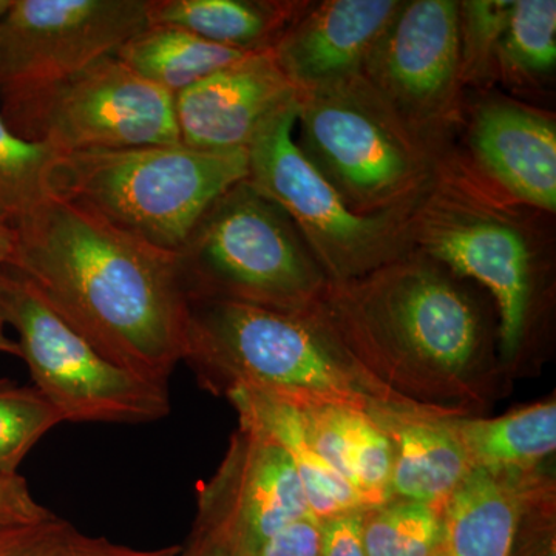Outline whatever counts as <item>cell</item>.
Segmentation results:
<instances>
[{
	"label": "cell",
	"mask_w": 556,
	"mask_h": 556,
	"mask_svg": "<svg viewBox=\"0 0 556 556\" xmlns=\"http://www.w3.org/2000/svg\"><path fill=\"white\" fill-rule=\"evenodd\" d=\"M412 251L484 285L500 309L501 353L514 362L532 308V252L522 230L464 172L439 164L409 217Z\"/></svg>",
	"instance_id": "ba28073f"
},
{
	"label": "cell",
	"mask_w": 556,
	"mask_h": 556,
	"mask_svg": "<svg viewBox=\"0 0 556 556\" xmlns=\"http://www.w3.org/2000/svg\"><path fill=\"white\" fill-rule=\"evenodd\" d=\"M470 148L479 166L511 199L555 214L554 119L515 102H485L471 121Z\"/></svg>",
	"instance_id": "2e32d148"
},
{
	"label": "cell",
	"mask_w": 556,
	"mask_h": 556,
	"mask_svg": "<svg viewBox=\"0 0 556 556\" xmlns=\"http://www.w3.org/2000/svg\"><path fill=\"white\" fill-rule=\"evenodd\" d=\"M431 556H450L448 552H447V548H445V546H444V540H442L441 546H439L438 551L434 552V554L431 555Z\"/></svg>",
	"instance_id": "74e56055"
},
{
	"label": "cell",
	"mask_w": 556,
	"mask_h": 556,
	"mask_svg": "<svg viewBox=\"0 0 556 556\" xmlns=\"http://www.w3.org/2000/svg\"><path fill=\"white\" fill-rule=\"evenodd\" d=\"M298 97L299 148L345 206L362 217L412 214L439 169L422 131L362 75Z\"/></svg>",
	"instance_id": "5b68a950"
},
{
	"label": "cell",
	"mask_w": 556,
	"mask_h": 556,
	"mask_svg": "<svg viewBox=\"0 0 556 556\" xmlns=\"http://www.w3.org/2000/svg\"><path fill=\"white\" fill-rule=\"evenodd\" d=\"M510 556H556L555 479L540 468L526 475Z\"/></svg>",
	"instance_id": "f546056e"
},
{
	"label": "cell",
	"mask_w": 556,
	"mask_h": 556,
	"mask_svg": "<svg viewBox=\"0 0 556 556\" xmlns=\"http://www.w3.org/2000/svg\"><path fill=\"white\" fill-rule=\"evenodd\" d=\"M3 314L20 334L35 388L64 422L148 424L170 413L169 388L102 356L40 298L13 266H3Z\"/></svg>",
	"instance_id": "9c48e42d"
},
{
	"label": "cell",
	"mask_w": 556,
	"mask_h": 556,
	"mask_svg": "<svg viewBox=\"0 0 556 556\" xmlns=\"http://www.w3.org/2000/svg\"><path fill=\"white\" fill-rule=\"evenodd\" d=\"M368 413L393 447L391 500L444 508L473 470L450 416L391 405H376Z\"/></svg>",
	"instance_id": "e0dca14e"
},
{
	"label": "cell",
	"mask_w": 556,
	"mask_h": 556,
	"mask_svg": "<svg viewBox=\"0 0 556 556\" xmlns=\"http://www.w3.org/2000/svg\"><path fill=\"white\" fill-rule=\"evenodd\" d=\"M58 155L50 146L17 137L0 116V215L7 222L46 195L47 172Z\"/></svg>",
	"instance_id": "83f0119b"
},
{
	"label": "cell",
	"mask_w": 556,
	"mask_h": 556,
	"mask_svg": "<svg viewBox=\"0 0 556 556\" xmlns=\"http://www.w3.org/2000/svg\"><path fill=\"white\" fill-rule=\"evenodd\" d=\"M11 3H13V0H0V17L9 11Z\"/></svg>",
	"instance_id": "8d00e7d4"
},
{
	"label": "cell",
	"mask_w": 556,
	"mask_h": 556,
	"mask_svg": "<svg viewBox=\"0 0 556 556\" xmlns=\"http://www.w3.org/2000/svg\"><path fill=\"white\" fill-rule=\"evenodd\" d=\"M511 3V0L459 2L460 83L485 75L490 61L496 56Z\"/></svg>",
	"instance_id": "f1b7e54d"
},
{
	"label": "cell",
	"mask_w": 556,
	"mask_h": 556,
	"mask_svg": "<svg viewBox=\"0 0 556 556\" xmlns=\"http://www.w3.org/2000/svg\"><path fill=\"white\" fill-rule=\"evenodd\" d=\"M16 254V233L5 217L0 215V266L11 265Z\"/></svg>",
	"instance_id": "e575fe53"
},
{
	"label": "cell",
	"mask_w": 556,
	"mask_h": 556,
	"mask_svg": "<svg viewBox=\"0 0 556 556\" xmlns=\"http://www.w3.org/2000/svg\"><path fill=\"white\" fill-rule=\"evenodd\" d=\"M299 97L249 142L248 181L283 208L329 283H345L412 254V214L362 217L306 160L294 138Z\"/></svg>",
	"instance_id": "52a82bcc"
},
{
	"label": "cell",
	"mask_w": 556,
	"mask_h": 556,
	"mask_svg": "<svg viewBox=\"0 0 556 556\" xmlns=\"http://www.w3.org/2000/svg\"><path fill=\"white\" fill-rule=\"evenodd\" d=\"M367 556H431L444 540V508L390 500L364 510Z\"/></svg>",
	"instance_id": "cb8c5ba5"
},
{
	"label": "cell",
	"mask_w": 556,
	"mask_h": 556,
	"mask_svg": "<svg viewBox=\"0 0 556 556\" xmlns=\"http://www.w3.org/2000/svg\"><path fill=\"white\" fill-rule=\"evenodd\" d=\"M364 510L320 521V556H367L362 536Z\"/></svg>",
	"instance_id": "d6a6232c"
},
{
	"label": "cell",
	"mask_w": 556,
	"mask_h": 556,
	"mask_svg": "<svg viewBox=\"0 0 556 556\" xmlns=\"http://www.w3.org/2000/svg\"><path fill=\"white\" fill-rule=\"evenodd\" d=\"M9 129L60 153L178 144L175 97L115 54L43 89L0 101Z\"/></svg>",
	"instance_id": "30bf717a"
},
{
	"label": "cell",
	"mask_w": 556,
	"mask_h": 556,
	"mask_svg": "<svg viewBox=\"0 0 556 556\" xmlns=\"http://www.w3.org/2000/svg\"><path fill=\"white\" fill-rule=\"evenodd\" d=\"M295 98L270 50L254 51L175 97L179 142L199 150H247L260 126Z\"/></svg>",
	"instance_id": "9a60e30c"
},
{
	"label": "cell",
	"mask_w": 556,
	"mask_h": 556,
	"mask_svg": "<svg viewBox=\"0 0 556 556\" xmlns=\"http://www.w3.org/2000/svg\"><path fill=\"white\" fill-rule=\"evenodd\" d=\"M300 9L257 0H146L149 25L181 28L241 51L273 49Z\"/></svg>",
	"instance_id": "7402d4cb"
},
{
	"label": "cell",
	"mask_w": 556,
	"mask_h": 556,
	"mask_svg": "<svg viewBox=\"0 0 556 556\" xmlns=\"http://www.w3.org/2000/svg\"><path fill=\"white\" fill-rule=\"evenodd\" d=\"M526 475L470 471L444 507L450 556H510Z\"/></svg>",
	"instance_id": "ffe728a7"
},
{
	"label": "cell",
	"mask_w": 556,
	"mask_h": 556,
	"mask_svg": "<svg viewBox=\"0 0 556 556\" xmlns=\"http://www.w3.org/2000/svg\"><path fill=\"white\" fill-rule=\"evenodd\" d=\"M14 269L91 346L167 386L185 358L189 303L175 254L46 193L11 219Z\"/></svg>",
	"instance_id": "6da1fadb"
},
{
	"label": "cell",
	"mask_w": 556,
	"mask_h": 556,
	"mask_svg": "<svg viewBox=\"0 0 556 556\" xmlns=\"http://www.w3.org/2000/svg\"><path fill=\"white\" fill-rule=\"evenodd\" d=\"M248 178L247 150L181 144L61 153L46 192L175 254L208 207Z\"/></svg>",
	"instance_id": "277c9868"
},
{
	"label": "cell",
	"mask_w": 556,
	"mask_h": 556,
	"mask_svg": "<svg viewBox=\"0 0 556 556\" xmlns=\"http://www.w3.org/2000/svg\"><path fill=\"white\" fill-rule=\"evenodd\" d=\"M295 407L317 455L356 489L369 508L391 500L393 447L368 412L334 405Z\"/></svg>",
	"instance_id": "ac0fdd59"
},
{
	"label": "cell",
	"mask_w": 556,
	"mask_h": 556,
	"mask_svg": "<svg viewBox=\"0 0 556 556\" xmlns=\"http://www.w3.org/2000/svg\"><path fill=\"white\" fill-rule=\"evenodd\" d=\"M226 397L239 413V420L276 441L294 464L311 514L318 521L369 508L353 485L317 455L294 404L251 388H233Z\"/></svg>",
	"instance_id": "d6986e66"
},
{
	"label": "cell",
	"mask_w": 556,
	"mask_h": 556,
	"mask_svg": "<svg viewBox=\"0 0 556 556\" xmlns=\"http://www.w3.org/2000/svg\"><path fill=\"white\" fill-rule=\"evenodd\" d=\"M62 422L38 388L0 380V475L17 473L31 448Z\"/></svg>",
	"instance_id": "4316f807"
},
{
	"label": "cell",
	"mask_w": 556,
	"mask_h": 556,
	"mask_svg": "<svg viewBox=\"0 0 556 556\" xmlns=\"http://www.w3.org/2000/svg\"><path fill=\"white\" fill-rule=\"evenodd\" d=\"M179 556H239L217 530L195 519L188 544L181 546Z\"/></svg>",
	"instance_id": "836d02e7"
},
{
	"label": "cell",
	"mask_w": 556,
	"mask_h": 556,
	"mask_svg": "<svg viewBox=\"0 0 556 556\" xmlns=\"http://www.w3.org/2000/svg\"><path fill=\"white\" fill-rule=\"evenodd\" d=\"M181 546L135 548L80 532L56 515L0 529V556H179Z\"/></svg>",
	"instance_id": "484cf974"
},
{
	"label": "cell",
	"mask_w": 556,
	"mask_h": 556,
	"mask_svg": "<svg viewBox=\"0 0 556 556\" xmlns=\"http://www.w3.org/2000/svg\"><path fill=\"white\" fill-rule=\"evenodd\" d=\"M313 517L294 464L258 428L241 422L214 478L199 492L197 519L251 556L265 541Z\"/></svg>",
	"instance_id": "4fadbf2b"
},
{
	"label": "cell",
	"mask_w": 556,
	"mask_h": 556,
	"mask_svg": "<svg viewBox=\"0 0 556 556\" xmlns=\"http://www.w3.org/2000/svg\"><path fill=\"white\" fill-rule=\"evenodd\" d=\"M175 260L188 300L300 314L329 283L287 212L248 179L207 208Z\"/></svg>",
	"instance_id": "8992f818"
},
{
	"label": "cell",
	"mask_w": 556,
	"mask_h": 556,
	"mask_svg": "<svg viewBox=\"0 0 556 556\" xmlns=\"http://www.w3.org/2000/svg\"><path fill=\"white\" fill-rule=\"evenodd\" d=\"M5 266V265H3ZM3 266H0V353L10 354V356L21 357L20 345L16 340H13L7 336L5 327V314H3L2 306V294H3Z\"/></svg>",
	"instance_id": "d590c367"
},
{
	"label": "cell",
	"mask_w": 556,
	"mask_h": 556,
	"mask_svg": "<svg viewBox=\"0 0 556 556\" xmlns=\"http://www.w3.org/2000/svg\"><path fill=\"white\" fill-rule=\"evenodd\" d=\"M362 76L415 129L441 123L460 84L459 2H402Z\"/></svg>",
	"instance_id": "7c38bea8"
},
{
	"label": "cell",
	"mask_w": 556,
	"mask_h": 556,
	"mask_svg": "<svg viewBox=\"0 0 556 556\" xmlns=\"http://www.w3.org/2000/svg\"><path fill=\"white\" fill-rule=\"evenodd\" d=\"M450 426L473 470L529 473L555 453L556 402L548 399L506 416H450Z\"/></svg>",
	"instance_id": "44dd1931"
},
{
	"label": "cell",
	"mask_w": 556,
	"mask_h": 556,
	"mask_svg": "<svg viewBox=\"0 0 556 556\" xmlns=\"http://www.w3.org/2000/svg\"><path fill=\"white\" fill-rule=\"evenodd\" d=\"M251 556H320V521L308 517L291 522Z\"/></svg>",
	"instance_id": "1f68e13d"
},
{
	"label": "cell",
	"mask_w": 556,
	"mask_h": 556,
	"mask_svg": "<svg viewBox=\"0 0 556 556\" xmlns=\"http://www.w3.org/2000/svg\"><path fill=\"white\" fill-rule=\"evenodd\" d=\"M254 51L218 46L166 25H148L116 50L115 56L160 89L178 93Z\"/></svg>",
	"instance_id": "603a6c76"
},
{
	"label": "cell",
	"mask_w": 556,
	"mask_h": 556,
	"mask_svg": "<svg viewBox=\"0 0 556 556\" xmlns=\"http://www.w3.org/2000/svg\"><path fill=\"white\" fill-rule=\"evenodd\" d=\"M496 58L511 75L540 78L556 65L555 0H515Z\"/></svg>",
	"instance_id": "d4e9b609"
},
{
	"label": "cell",
	"mask_w": 556,
	"mask_h": 556,
	"mask_svg": "<svg viewBox=\"0 0 556 556\" xmlns=\"http://www.w3.org/2000/svg\"><path fill=\"white\" fill-rule=\"evenodd\" d=\"M148 25L146 0H13L0 17V101L83 72Z\"/></svg>",
	"instance_id": "8fae6325"
},
{
	"label": "cell",
	"mask_w": 556,
	"mask_h": 556,
	"mask_svg": "<svg viewBox=\"0 0 556 556\" xmlns=\"http://www.w3.org/2000/svg\"><path fill=\"white\" fill-rule=\"evenodd\" d=\"M306 313L402 407L470 416L484 404L481 317L430 258L412 252L356 280L328 283Z\"/></svg>",
	"instance_id": "7a4b0ae2"
},
{
	"label": "cell",
	"mask_w": 556,
	"mask_h": 556,
	"mask_svg": "<svg viewBox=\"0 0 556 556\" xmlns=\"http://www.w3.org/2000/svg\"><path fill=\"white\" fill-rule=\"evenodd\" d=\"M399 0H329L300 9L270 53L298 94L362 75Z\"/></svg>",
	"instance_id": "5bb4252c"
},
{
	"label": "cell",
	"mask_w": 556,
	"mask_h": 556,
	"mask_svg": "<svg viewBox=\"0 0 556 556\" xmlns=\"http://www.w3.org/2000/svg\"><path fill=\"white\" fill-rule=\"evenodd\" d=\"M53 515L35 500L20 473L0 475V529L33 525Z\"/></svg>",
	"instance_id": "4dcf8cb0"
},
{
	"label": "cell",
	"mask_w": 556,
	"mask_h": 556,
	"mask_svg": "<svg viewBox=\"0 0 556 556\" xmlns=\"http://www.w3.org/2000/svg\"><path fill=\"white\" fill-rule=\"evenodd\" d=\"M188 303L182 362L212 393L251 388L294 405L405 408L364 375L309 313L230 300Z\"/></svg>",
	"instance_id": "3957f363"
}]
</instances>
